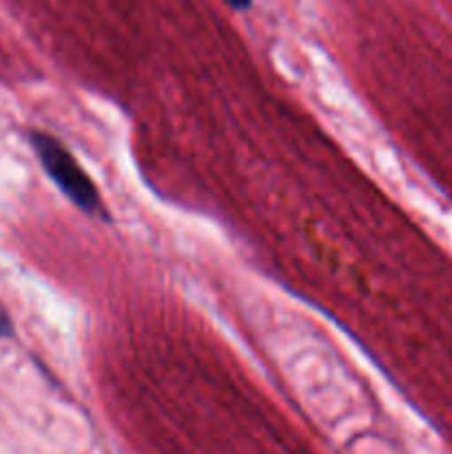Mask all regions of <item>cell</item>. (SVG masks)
I'll return each mask as SVG.
<instances>
[{"label": "cell", "instance_id": "obj_1", "mask_svg": "<svg viewBox=\"0 0 452 454\" xmlns=\"http://www.w3.org/2000/svg\"><path fill=\"white\" fill-rule=\"evenodd\" d=\"M29 140L40 164L53 180V184L62 191V195L69 198L71 204L87 215H102L100 193L87 171L74 158V153L58 137L44 131H31Z\"/></svg>", "mask_w": 452, "mask_h": 454}, {"label": "cell", "instance_id": "obj_2", "mask_svg": "<svg viewBox=\"0 0 452 454\" xmlns=\"http://www.w3.org/2000/svg\"><path fill=\"white\" fill-rule=\"evenodd\" d=\"M13 335V322L9 317V310L0 304V340H7Z\"/></svg>", "mask_w": 452, "mask_h": 454}]
</instances>
